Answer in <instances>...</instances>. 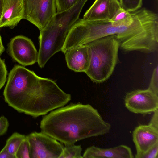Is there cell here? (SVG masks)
<instances>
[{
	"instance_id": "9c48e42d",
	"label": "cell",
	"mask_w": 158,
	"mask_h": 158,
	"mask_svg": "<svg viewBox=\"0 0 158 158\" xmlns=\"http://www.w3.org/2000/svg\"><path fill=\"white\" fill-rule=\"evenodd\" d=\"M10 55L15 61L24 66L37 62L38 52L32 41L23 35L12 38L8 44Z\"/></svg>"
},
{
	"instance_id": "484cf974",
	"label": "cell",
	"mask_w": 158,
	"mask_h": 158,
	"mask_svg": "<svg viewBox=\"0 0 158 158\" xmlns=\"http://www.w3.org/2000/svg\"><path fill=\"white\" fill-rule=\"evenodd\" d=\"M0 158H15V156L10 153L5 146L0 151Z\"/></svg>"
},
{
	"instance_id": "8fae6325",
	"label": "cell",
	"mask_w": 158,
	"mask_h": 158,
	"mask_svg": "<svg viewBox=\"0 0 158 158\" xmlns=\"http://www.w3.org/2000/svg\"><path fill=\"white\" fill-rule=\"evenodd\" d=\"M121 7L118 0H95L85 13L83 19L110 21Z\"/></svg>"
},
{
	"instance_id": "3957f363",
	"label": "cell",
	"mask_w": 158,
	"mask_h": 158,
	"mask_svg": "<svg viewBox=\"0 0 158 158\" xmlns=\"http://www.w3.org/2000/svg\"><path fill=\"white\" fill-rule=\"evenodd\" d=\"M110 124L89 104L71 103L52 111L40 123L41 131L65 145L109 132Z\"/></svg>"
},
{
	"instance_id": "ac0fdd59",
	"label": "cell",
	"mask_w": 158,
	"mask_h": 158,
	"mask_svg": "<svg viewBox=\"0 0 158 158\" xmlns=\"http://www.w3.org/2000/svg\"><path fill=\"white\" fill-rule=\"evenodd\" d=\"M15 156V158H30V147L27 138L20 144Z\"/></svg>"
},
{
	"instance_id": "d4e9b609",
	"label": "cell",
	"mask_w": 158,
	"mask_h": 158,
	"mask_svg": "<svg viewBox=\"0 0 158 158\" xmlns=\"http://www.w3.org/2000/svg\"><path fill=\"white\" fill-rule=\"evenodd\" d=\"M153 113L154 114L148 124L158 129V110L154 111Z\"/></svg>"
},
{
	"instance_id": "5b68a950",
	"label": "cell",
	"mask_w": 158,
	"mask_h": 158,
	"mask_svg": "<svg viewBox=\"0 0 158 158\" xmlns=\"http://www.w3.org/2000/svg\"><path fill=\"white\" fill-rule=\"evenodd\" d=\"M86 44L89 56V67L85 72L92 81L103 82L111 75L116 65L119 43L115 36L108 35Z\"/></svg>"
},
{
	"instance_id": "9a60e30c",
	"label": "cell",
	"mask_w": 158,
	"mask_h": 158,
	"mask_svg": "<svg viewBox=\"0 0 158 158\" xmlns=\"http://www.w3.org/2000/svg\"><path fill=\"white\" fill-rule=\"evenodd\" d=\"M26 138V135L14 132L7 140L5 146L10 153L15 156L20 144Z\"/></svg>"
},
{
	"instance_id": "cb8c5ba5",
	"label": "cell",
	"mask_w": 158,
	"mask_h": 158,
	"mask_svg": "<svg viewBox=\"0 0 158 158\" xmlns=\"http://www.w3.org/2000/svg\"><path fill=\"white\" fill-rule=\"evenodd\" d=\"M9 123L7 119L4 116L0 117V136L4 135L7 130Z\"/></svg>"
},
{
	"instance_id": "5bb4252c",
	"label": "cell",
	"mask_w": 158,
	"mask_h": 158,
	"mask_svg": "<svg viewBox=\"0 0 158 158\" xmlns=\"http://www.w3.org/2000/svg\"><path fill=\"white\" fill-rule=\"evenodd\" d=\"M83 158H133L131 148L121 145L110 148H101L94 146L87 148L83 155Z\"/></svg>"
},
{
	"instance_id": "ba28073f",
	"label": "cell",
	"mask_w": 158,
	"mask_h": 158,
	"mask_svg": "<svg viewBox=\"0 0 158 158\" xmlns=\"http://www.w3.org/2000/svg\"><path fill=\"white\" fill-rule=\"evenodd\" d=\"M124 103L130 112L145 115L158 110V95L148 89L136 90L127 94Z\"/></svg>"
},
{
	"instance_id": "2e32d148",
	"label": "cell",
	"mask_w": 158,
	"mask_h": 158,
	"mask_svg": "<svg viewBox=\"0 0 158 158\" xmlns=\"http://www.w3.org/2000/svg\"><path fill=\"white\" fill-rule=\"evenodd\" d=\"M65 145L60 158H83L81 155L82 149L80 145Z\"/></svg>"
},
{
	"instance_id": "4fadbf2b",
	"label": "cell",
	"mask_w": 158,
	"mask_h": 158,
	"mask_svg": "<svg viewBox=\"0 0 158 158\" xmlns=\"http://www.w3.org/2000/svg\"><path fill=\"white\" fill-rule=\"evenodd\" d=\"M68 67L76 72H85L89 63V56L87 45L78 46L67 51L65 53Z\"/></svg>"
},
{
	"instance_id": "44dd1931",
	"label": "cell",
	"mask_w": 158,
	"mask_h": 158,
	"mask_svg": "<svg viewBox=\"0 0 158 158\" xmlns=\"http://www.w3.org/2000/svg\"><path fill=\"white\" fill-rule=\"evenodd\" d=\"M131 14V12H128L121 7L110 21L113 22L121 21L129 17Z\"/></svg>"
},
{
	"instance_id": "7402d4cb",
	"label": "cell",
	"mask_w": 158,
	"mask_h": 158,
	"mask_svg": "<svg viewBox=\"0 0 158 158\" xmlns=\"http://www.w3.org/2000/svg\"><path fill=\"white\" fill-rule=\"evenodd\" d=\"M7 73L4 61L0 57V90L4 86L6 82Z\"/></svg>"
},
{
	"instance_id": "83f0119b",
	"label": "cell",
	"mask_w": 158,
	"mask_h": 158,
	"mask_svg": "<svg viewBox=\"0 0 158 158\" xmlns=\"http://www.w3.org/2000/svg\"><path fill=\"white\" fill-rule=\"evenodd\" d=\"M3 6V0H0V21L2 15Z\"/></svg>"
},
{
	"instance_id": "30bf717a",
	"label": "cell",
	"mask_w": 158,
	"mask_h": 158,
	"mask_svg": "<svg viewBox=\"0 0 158 158\" xmlns=\"http://www.w3.org/2000/svg\"><path fill=\"white\" fill-rule=\"evenodd\" d=\"M132 138L136 150L135 157L138 158L158 142V129L149 124L140 125L133 131Z\"/></svg>"
},
{
	"instance_id": "4316f807",
	"label": "cell",
	"mask_w": 158,
	"mask_h": 158,
	"mask_svg": "<svg viewBox=\"0 0 158 158\" xmlns=\"http://www.w3.org/2000/svg\"><path fill=\"white\" fill-rule=\"evenodd\" d=\"M5 48L2 44L1 37L0 35V55L2 54Z\"/></svg>"
},
{
	"instance_id": "7a4b0ae2",
	"label": "cell",
	"mask_w": 158,
	"mask_h": 158,
	"mask_svg": "<svg viewBox=\"0 0 158 158\" xmlns=\"http://www.w3.org/2000/svg\"><path fill=\"white\" fill-rule=\"evenodd\" d=\"M3 95L10 106L34 118L64 106L71 98L52 80L19 65L10 72Z\"/></svg>"
},
{
	"instance_id": "7c38bea8",
	"label": "cell",
	"mask_w": 158,
	"mask_h": 158,
	"mask_svg": "<svg viewBox=\"0 0 158 158\" xmlns=\"http://www.w3.org/2000/svg\"><path fill=\"white\" fill-rule=\"evenodd\" d=\"M23 13L24 0H3L0 28H13L23 19Z\"/></svg>"
},
{
	"instance_id": "8992f818",
	"label": "cell",
	"mask_w": 158,
	"mask_h": 158,
	"mask_svg": "<svg viewBox=\"0 0 158 158\" xmlns=\"http://www.w3.org/2000/svg\"><path fill=\"white\" fill-rule=\"evenodd\" d=\"M56 13V0H24L23 19L41 31Z\"/></svg>"
},
{
	"instance_id": "277c9868",
	"label": "cell",
	"mask_w": 158,
	"mask_h": 158,
	"mask_svg": "<svg viewBox=\"0 0 158 158\" xmlns=\"http://www.w3.org/2000/svg\"><path fill=\"white\" fill-rule=\"evenodd\" d=\"M88 0H79L73 7L57 13L49 22L40 31L37 63L40 68L54 54L61 51L70 29L79 19L85 4Z\"/></svg>"
},
{
	"instance_id": "ffe728a7",
	"label": "cell",
	"mask_w": 158,
	"mask_h": 158,
	"mask_svg": "<svg viewBox=\"0 0 158 158\" xmlns=\"http://www.w3.org/2000/svg\"><path fill=\"white\" fill-rule=\"evenodd\" d=\"M148 89L158 95V66L154 69Z\"/></svg>"
},
{
	"instance_id": "52a82bcc",
	"label": "cell",
	"mask_w": 158,
	"mask_h": 158,
	"mask_svg": "<svg viewBox=\"0 0 158 158\" xmlns=\"http://www.w3.org/2000/svg\"><path fill=\"white\" fill-rule=\"evenodd\" d=\"M30 147V158H60L64 146L43 132H34L26 135Z\"/></svg>"
},
{
	"instance_id": "6da1fadb",
	"label": "cell",
	"mask_w": 158,
	"mask_h": 158,
	"mask_svg": "<svg viewBox=\"0 0 158 158\" xmlns=\"http://www.w3.org/2000/svg\"><path fill=\"white\" fill-rule=\"evenodd\" d=\"M121 21L78 19L70 30L67 40L72 48L105 36L113 35L124 51L153 52L158 48V15L145 8L131 12Z\"/></svg>"
},
{
	"instance_id": "f1b7e54d",
	"label": "cell",
	"mask_w": 158,
	"mask_h": 158,
	"mask_svg": "<svg viewBox=\"0 0 158 158\" xmlns=\"http://www.w3.org/2000/svg\"><path fill=\"white\" fill-rule=\"evenodd\" d=\"M118 0L119 1V2H120V0Z\"/></svg>"
},
{
	"instance_id": "e0dca14e",
	"label": "cell",
	"mask_w": 158,
	"mask_h": 158,
	"mask_svg": "<svg viewBox=\"0 0 158 158\" xmlns=\"http://www.w3.org/2000/svg\"><path fill=\"white\" fill-rule=\"evenodd\" d=\"M143 0H120L121 7L129 12L135 11L140 9L143 4Z\"/></svg>"
},
{
	"instance_id": "d6986e66",
	"label": "cell",
	"mask_w": 158,
	"mask_h": 158,
	"mask_svg": "<svg viewBox=\"0 0 158 158\" xmlns=\"http://www.w3.org/2000/svg\"><path fill=\"white\" fill-rule=\"evenodd\" d=\"M79 0H56V12L66 11L74 6Z\"/></svg>"
},
{
	"instance_id": "603a6c76",
	"label": "cell",
	"mask_w": 158,
	"mask_h": 158,
	"mask_svg": "<svg viewBox=\"0 0 158 158\" xmlns=\"http://www.w3.org/2000/svg\"><path fill=\"white\" fill-rule=\"evenodd\" d=\"M158 142L138 158H158Z\"/></svg>"
}]
</instances>
